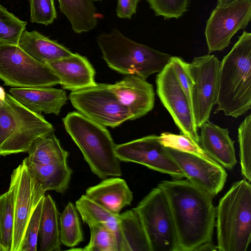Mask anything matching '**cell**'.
<instances>
[{
  "instance_id": "obj_1",
  "label": "cell",
  "mask_w": 251,
  "mask_h": 251,
  "mask_svg": "<svg viewBox=\"0 0 251 251\" xmlns=\"http://www.w3.org/2000/svg\"><path fill=\"white\" fill-rule=\"evenodd\" d=\"M157 187L170 205L179 251H197L202 245L211 242L216 214L213 197L188 180H163Z\"/></svg>"
},
{
  "instance_id": "obj_2",
  "label": "cell",
  "mask_w": 251,
  "mask_h": 251,
  "mask_svg": "<svg viewBox=\"0 0 251 251\" xmlns=\"http://www.w3.org/2000/svg\"><path fill=\"white\" fill-rule=\"evenodd\" d=\"M214 114L237 118L251 105V33L244 31L220 62L219 89Z\"/></svg>"
},
{
  "instance_id": "obj_3",
  "label": "cell",
  "mask_w": 251,
  "mask_h": 251,
  "mask_svg": "<svg viewBox=\"0 0 251 251\" xmlns=\"http://www.w3.org/2000/svg\"><path fill=\"white\" fill-rule=\"evenodd\" d=\"M62 121L94 174L102 179L122 175L116 145L104 126L77 112L69 113Z\"/></svg>"
},
{
  "instance_id": "obj_4",
  "label": "cell",
  "mask_w": 251,
  "mask_h": 251,
  "mask_svg": "<svg viewBox=\"0 0 251 251\" xmlns=\"http://www.w3.org/2000/svg\"><path fill=\"white\" fill-rule=\"evenodd\" d=\"M216 208L218 250L246 251L251 240V185L234 182Z\"/></svg>"
},
{
  "instance_id": "obj_5",
  "label": "cell",
  "mask_w": 251,
  "mask_h": 251,
  "mask_svg": "<svg viewBox=\"0 0 251 251\" xmlns=\"http://www.w3.org/2000/svg\"><path fill=\"white\" fill-rule=\"evenodd\" d=\"M97 42L103 59L110 68L145 79L162 71L171 57L131 40L117 28L98 35Z\"/></svg>"
},
{
  "instance_id": "obj_6",
  "label": "cell",
  "mask_w": 251,
  "mask_h": 251,
  "mask_svg": "<svg viewBox=\"0 0 251 251\" xmlns=\"http://www.w3.org/2000/svg\"><path fill=\"white\" fill-rule=\"evenodd\" d=\"M41 113L33 112L6 93L0 102V155L27 152L37 138L54 132Z\"/></svg>"
},
{
  "instance_id": "obj_7",
  "label": "cell",
  "mask_w": 251,
  "mask_h": 251,
  "mask_svg": "<svg viewBox=\"0 0 251 251\" xmlns=\"http://www.w3.org/2000/svg\"><path fill=\"white\" fill-rule=\"evenodd\" d=\"M133 209L141 219L152 251H179L173 216L161 189L154 188Z\"/></svg>"
},
{
  "instance_id": "obj_8",
  "label": "cell",
  "mask_w": 251,
  "mask_h": 251,
  "mask_svg": "<svg viewBox=\"0 0 251 251\" xmlns=\"http://www.w3.org/2000/svg\"><path fill=\"white\" fill-rule=\"evenodd\" d=\"M0 79L14 88L52 87L60 80L46 64L34 59L17 45L0 43Z\"/></svg>"
},
{
  "instance_id": "obj_9",
  "label": "cell",
  "mask_w": 251,
  "mask_h": 251,
  "mask_svg": "<svg viewBox=\"0 0 251 251\" xmlns=\"http://www.w3.org/2000/svg\"><path fill=\"white\" fill-rule=\"evenodd\" d=\"M10 180L14 208L11 251H22L27 224L45 192L29 171L25 159L13 170Z\"/></svg>"
},
{
  "instance_id": "obj_10",
  "label": "cell",
  "mask_w": 251,
  "mask_h": 251,
  "mask_svg": "<svg viewBox=\"0 0 251 251\" xmlns=\"http://www.w3.org/2000/svg\"><path fill=\"white\" fill-rule=\"evenodd\" d=\"M69 98L80 113L104 126L115 127L131 120V115L118 101L110 84L97 83L72 92Z\"/></svg>"
},
{
  "instance_id": "obj_11",
  "label": "cell",
  "mask_w": 251,
  "mask_h": 251,
  "mask_svg": "<svg viewBox=\"0 0 251 251\" xmlns=\"http://www.w3.org/2000/svg\"><path fill=\"white\" fill-rule=\"evenodd\" d=\"M220 62L214 55L208 54L195 57L189 63L193 82L191 94L192 109L198 128L209 121L212 109L216 104Z\"/></svg>"
},
{
  "instance_id": "obj_12",
  "label": "cell",
  "mask_w": 251,
  "mask_h": 251,
  "mask_svg": "<svg viewBox=\"0 0 251 251\" xmlns=\"http://www.w3.org/2000/svg\"><path fill=\"white\" fill-rule=\"evenodd\" d=\"M156 93L181 134L199 143V135L192 107L169 63L158 73L155 79Z\"/></svg>"
},
{
  "instance_id": "obj_13",
  "label": "cell",
  "mask_w": 251,
  "mask_h": 251,
  "mask_svg": "<svg viewBox=\"0 0 251 251\" xmlns=\"http://www.w3.org/2000/svg\"><path fill=\"white\" fill-rule=\"evenodd\" d=\"M251 19V0H238L216 8L206 22L205 36L208 52L227 47L233 35L245 28Z\"/></svg>"
},
{
  "instance_id": "obj_14",
  "label": "cell",
  "mask_w": 251,
  "mask_h": 251,
  "mask_svg": "<svg viewBox=\"0 0 251 251\" xmlns=\"http://www.w3.org/2000/svg\"><path fill=\"white\" fill-rule=\"evenodd\" d=\"M115 153L120 161L138 163L167 174L173 179H179L185 177L166 147L160 142L159 136L148 135L116 145Z\"/></svg>"
},
{
  "instance_id": "obj_15",
  "label": "cell",
  "mask_w": 251,
  "mask_h": 251,
  "mask_svg": "<svg viewBox=\"0 0 251 251\" xmlns=\"http://www.w3.org/2000/svg\"><path fill=\"white\" fill-rule=\"evenodd\" d=\"M166 149L191 183L213 197L222 190L227 173L219 163L198 154L168 147Z\"/></svg>"
},
{
  "instance_id": "obj_16",
  "label": "cell",
  "mask_w": 251,
  "mask_h": 251,
  "mask_svg": "<svg viewBox=\"0 0 251 251\" xmlns=\"http://www.w3.org/2000/svg\"><path fill=\"white\" fill-rule=\"evenodd\" d=\"M110 87L120 103L129 112L131 120L146 115L153 108L155 93L152 85L135 75H126Z\"/></svg>"
},
{
  "instance_id": "obj_17",
  "label": "cell",
  "mask_w": 251,
  "mask_h": 251,
  "mask_svg": "<svg viewBox=\"0 0 251 251\" xmlns=\"http://www.w3.org/2000/svg\"><path fill=\"white\" fill-rule=\"evenodd\" d=\"M46 65L58 76L64 89L75 92L97 84L93 66L86 57L78 53L49 62Z\"/></svg>"
},
{
  "instance_id": "obj_18",
  "label": "cell",
  "mask_w": 251,
  "mask_h": 251,
  "mask_svg": "<svg viewBox=\"0 0 251 251\" xmlns=\"http://www.w3.org/2000/svg\"><path fill=\"white\" fill-rule=\"evenodd\" d=\"M199 144L212 160L226 169H233L237 163L234 141L227 128L207 121L200 127Z\"/></svg>"
},
{
  "instance_id": "obj_19",
  "label": "cell",
  "mask_w": 251,
  "mask_h": 251,
  "mask_svg": "<svg viewBox=\"0 0 251 251\" xmlns=\"http://www.w3.org/2000/svg\"><path fill=\"white\" fill-rule=\"evenodd\" d=\"M9 94L29 110L38 113L58 115L66 103L65 91L51 87L12 88Z\"/></svg>"
},
{
  "instance_id": "obj_20",
  "label": "cell",
  "mask_w": 251,
  "mask_h": 251,
  "mask_svg": "<svg viewBox=\"0 0 251 251\" xmlns=\"http://www.w3.org/2000/svg\"><path fill=\"white\" fill-rule=\"evenodd\" d=\"M89 199L110 212L119 215L125 206L130 205L133 194L126 181L118 177L103 179L88 188L84 194Z\"/></svg>"
},
{
  "instance_id": "obj_21",
  "label": "cell",
  "mask_w": 251,
  "mask_h": 251,
  "mask_svg": "<svg viewBox=\"0 0 251 251\" xmlns=\"http://www.w3.org/2000/svg\"><path fill=\"white\" fill-rule=\"evenodd\" d=\"M17 46L34 59L45 64L74 53L56 41L50 39L37 30L28 31L25 29L20 37Z\"/></svg>"
},
{
  "instance_id": "obj_22",
  "label": "cell",
  "mask_w": 251,
  "mask_h": 251,
  "mask_svg": "<svg viewBox=\"0 0 251 251\" xmlns=\"http://www.w3.org/2000/svg\"><path fill=\"white\" fill-rule=\"evenodd\" d=\"M75 207L83 222L100 224L109 229L115 235L118 251H128L120 224L119 214H114L94 202L85 195L75 201Z\"/></svg>"
},
{
  "instance_id": "obj_23",
  "label": "cell",
  "mask_w": 251,
  "mask_h": 251,
  "mask_svg": "<svg viewBox=\"0 0 251 251\" xmlns=\"http://www.w3.org/2000/svg\"><path fill=\"white\" fill-rule=\"evenodd\" d=\"M60 215L51 197L45 196L38 239L39 251L61 250Z\"/></svg>"
},
{
  "instance_id": "obj_24",
  "label": "cell",
  "mask_w": 251,
  "mask_h": 251,
  "mask_svg": "<svg viewBox=\"0 0 251 251\" xmlns=\"http://www.w3.org/2000/svg\"><path fill=\"white\" fill-rule=\"evenodd\" d=\"M60 11L70 22L77 34L89 32L98 25L97 10L93 0H58Z\"/></svg>"
},
{
  "instance_id": "obj_25",
  "label": "cell",
  "mask_w": 251,
  "mask_h": 251,
  "mask_svg": "<svg viewBox=\"0 0 251 251\" xmlns=\"http://www.w3.org/2000/svg\"><path fill=\"white\" fill-rule=\"evenodd\" d=\"M25 161L29 171L45 192L52 190L63 193L67 191L73 172L67 162L37 165L27 162L25 160Z\"/></svg>"
},
{
  "instance_id": "obj_26",
  "label": "cell",
  "mask_w": 251,
  "mask_h": 251,
  "mask_svg": "<svg viewBox=\"0 0 251 251\" xmlns=\"http://www.w3.org/2000/svg\"><path fill=\"white\" fill-rule=\"evenodd\" d=\"M27 153L25 161L37 165L66 163L69 155V152L62 148L53 132L36 139Z\"/></svg>"
},
{
  "instance_id": "obj_27",
  "label": "cell",
  "mask_w": 251,
  "mask_h": 251,
  "mask_svg": "<svg viewBox=\"0 0 251 251\" xmlns=\"http://www.w3.org/2000/svg\"><path fill=\"white\" fill-rule=\"evenodd\" d=\"M119 217L128 251H152L139 214L132 209L120 213Z\"/></svg>"
},
{
  "instance_id": "obj_28",
  "label": "cell",
  "mask_w": 251,
  "mask_h": 251,
  "mask_svg": "<svg viewBox=\"0 0 251 251\" xmlns=\"http://www.w3.org/2000/svg\"><path fill=\"white\" fill-rule=\"evenodd\" d=\"M75 206L69 202L60 215L61 242L72 248L83 241V235Z\"/></svg>"
},
{
  "instance_id": "obj_29",
  "label": "cell",
  "mask_w": 251,
  "mask_h": 251,
  "mask_svg": "<svg viewBox=\"0 0 251 251\" xmlns=\"http://www.w3.org/2000/svg\"><path fill=\"white\" fill-rule=\"evenodd\" d=\"M13 226V197L9 188L0 195V246L2 251H11Z\"/></svg>"
},
{
  "instance_id": "obj_30",
  "label": "cell",
  "mask_w": 251,
  "mask_h": 251,
  "mask_svg": "<svg viewBox=\"0 0 251 251\" xmlns=\"http://www.w3.org/2000/svg\"><path fill=\"white\" fill-rule=\"evenodd\" d=\"M90 229L89 243L81 249L70 250L83 251H118L117 242L114 234L104 226L96 223L88 225Z\"/></svg>"
},
{
  "instance_id": "obj_31",
  "label": "cell",
  "mask_w": 251,
  "mask_h": 251,
  "mask_svg": "<svg viewBox=\"0 0 251 251\" xmlns=\"http://www.w3.org/2000/svg\"><path fill=\"white\" fill-rule=\"evenodd\" d=\"M26 24L0 4V43L17 45Z\"/></svg>"
},
{
  "instance_id": "obj_32",
  "label": "cell",
  "mask_w": 251,
  "mask_h": 251,
  "mask_svg": "<svg viewBox=\"0 0 251 251\" xmlns=\"http://www.w3.org/2000/svg\"><path fill=\"white\" fill-rule=\"evenodd\" d=\"M241 173L251 180V115L247 116L238 128Z\"/></svg>"
},
{
  "instance_id": "obj_33",
  "label": "cell",
  "mask_w": 251,
  "mask_h": 251,
  "mask_svg": "<svg viewBox=\"0 0 251 251\" xmlns=\"http://www.w3.org/2000/svg\"><path fill=\"white\" fill-rule=\"evenodd\" d=\"M159 139L161 144L165 147L198 154L212 159L204 151L199 143L185 135L164 132L160 134Z\"/></svg>"
},
{
  "instance_id": "obj_34",
  "label": "cell",
  "mask_w": 251,
  "mask_h": 251,
  "mask_svg": "<svg viewBox=\"0 0 251 251\" xmlns=\"http://www.w3.org/2000/svg\"><path fill=\"white\" fill-rule=\"evenodd\" d=\"M32 23L48 25L57 18L54 0H28Z\"/></svg>"
},
{
  "instance_id": "obj_35",
  "label": "cell",
  "mask_w": 251,
  "mask_h": 251,
  "mask_svg": "<svg viewBox=\"0 0 251 251\" xmlns=\"http://www.w3.org/2000/svg\"><path fill=\"white\" fill-rule=\"evenodd\" d=\"M156 16L178 18L187 11L188 0H147Z\"/></svg>"
},
{
  "instance_id": "obj_36",
  "label": "cell",
  "mask_w": 251,
  "mask_h": 251,
  "mask_svg": "<svg viewBox=\"0 0 251 251\" xmlns=\"http://www.w3.org/2000/svg\"><path fill=\"white\" fill-rule=\"evenodd\" d=\"M44 197L36 207L27 224L22 251H37L40 220Z\"/></svg>"
},
{
  "instance_id": "obj_37",
  "label": "cell",
  "mask_w": 251,
  "mask_h": 251,
  "mask_svg": "<svg viewBox=\"0 0 251 251\" xmlns=\"http://www.w3.org/2000/svg\"><path fill=\"white\" fill-rule=\"evenodd\" d=\"M170 62L178 82L191 105V94L193 82L189 69V63L181 58L175 56H171Z\"/></svg>"
},
{
  "instance_id": "obj_38",
  "label": "cell",
  "mask_w": 251,
  "mask_h": 251,
  "mask_svg": "<svg viewBox=\"0 0 251 251\" xmlns=\"http://www.w3.org/2000/svg\"><path fill=\"white\" fill-rule=\"evenodd\" d=\"M140 0H117L116 15L122 19H130L136 13Z\"/></svg>"
},
{
  "instance_id": "obj_39",
  "label": "cell",
  "mask_w": 251,
  "mask_h": 251,
  "mask_svg": "<svg viewBox=\"0 0 251 251\" xmlns=\"http://www.w3.org/2000/svg\"><path fill=\"white\" fill-rule=\"evenodd\" d=\"M211 242L206 243L202 245L198 248L197 251H217V246L214 245Z\"/></svg>"
},
{
  "instance_id": "obj_40",
  "label": "cell",
  "mask_w": 251,
  "mask_h": 251,
  "mask_svg": "<svg viewBox=\"0 0 251 251\" xmlns=\"http://www.w3.org/2000/svg\"><path fill=\"white\" fill-rule=\"evenodd\" d=\"M238 0H218L217 6L223 7L230 5Z\"/></svg>"
},
{
  "instance_id": "obj_41",
  "label": "cell",
  "mask_w": 251,
  "mask_h": 251,
  "mask_svg": "<svg viewBox=\"0 0 251 251\" xmlns=\"http://www.w3.org/2000/svg\"><path fill=\"white\" fill-rule=\"evenodd\" d=\"M6 94V93L4 89L0 86V101H1L5 98Z\"/></svg>"
},
{
  "instance_id": "obj_42",
  "label": "cell",
  "mask_w": 251,
  "mask_h": 251,
  "mask_svg": "<svg viewBox=\"0 0 251 251\" xmlns=\"http://www.w3.org/2000/svg\"><path fill=\"white\" fill-rule=\"evenodd\" d=\"M0 251H1V248H0Z\"/></svg>"
},
{
  "instance_id": "obj_43",
  "label": "cell",
  "mask_w": 251,
  "mask_h": 251,
  "mask_svg": "<svg viewBox=\"0 0 251 251\" xmlns=\"http://www.w3.org/2000/svg\"></svg>"
},
{
  "instance_id": "obj_44",
  "label": "cell",
  "mask_w": 251,
  "mask_h": 251,
  "mask_svg": "<svg viewBox=\"0 0 251 251\" xmlns=\"http://www.w3.org/2000/svg\"></svg>"
}]
</instances>
